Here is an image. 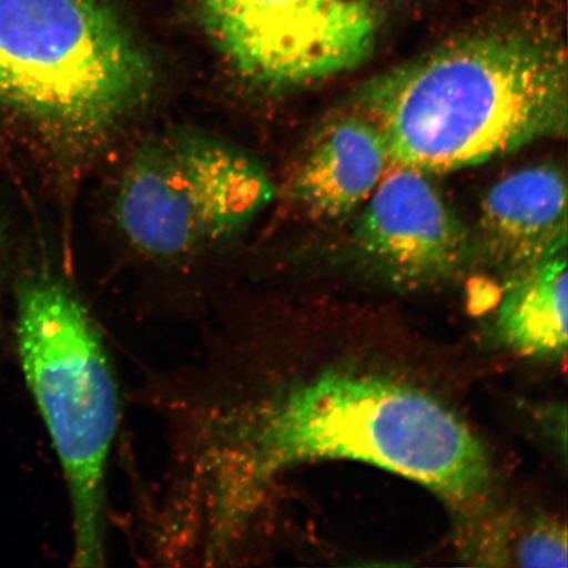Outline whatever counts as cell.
<instances>
[{"instance_id":"cell-1","label":"cell","mask_w":568,"mask_h":568,"mask_svg":"<svg viewBox=\"0 0 568 568\" xmlns=\"http://www.w3.org/2000/svg\"><path fill=\"white\" fill-rule=\"evenodd\" d=\"M199 450L204 520L243 531L272 481L305 462L347 459L385 468L457 506L487 491L485 449L454 412L387 376L329 372L219 416Z\"/></svg>"},{"instance_id":"cell-2","label":"cell","mask_w":568,"mask_h":568,"mask_svg":"<svg viewBox=\"0 0 568 568\" xmlns=\"http://www.w3.org/2000/svg\"><path fill=\"white\" fill-rule=\"evenodd\" d=\"M565 48L537 32L462 36L373 78L359 112L390 162L424 173L480 165L567 130Z\"/></svg>"},{"instance_id":"cell-3","label":"cell","mask_w":568,"mask_h":568,"mask_svg":"<svg viewBox=\"0 0 568 568\" xmlns=\"http://www.w3.org/2000/svg\"><path fill=\"white\" fill-rule=\"evenodd\" d=\"M17 341L24 378L65 477L73 564L106 558V467L120 420L115 368L101 326L69 282L34 274L19 284Z\"/></svg>"},{"instance_id":"cell-4","label":"cell","mask_w":568,"mask_h":568,"mask_svg":"<svg viewBox=\"0 0 568 568\" xmlns=\"http://www.w3.org/2000/svg\"><path fill=\"white\" fill-rule=\"evenodd\" d=\"M151 60L104 0H0V103L63 136H103L145 102Z\"/></svg>"},{"instance_id":"cell-5","label":"cell","mask_w":568,"mask_h":568,"mask_svg":"<svg viewBox=\"0 0 568 568\" xmlns=\"http://www.w3.org/2000/svg\"><path fill=\"white\" fill-rule=\"evenodd\" d=\"M379 0H201V20L225 60L265 87L345 73L373 52Z\"/></svg>"},{"instance_id":"cell-6","label":"cell","mask_w":568,"mask_h":568,"mask_svg":"<svg viewBox=\"0 0 568 568\" xmlns=\"http://www.w3.org/2000/svg\"><path fill=\"white\" fill-rule=\"evenodd\" d=\"M426 175L397 165L368 196L355 226L359 251L396 281L445 278L474 253L470 233Z\"/></svg>"},{"instance_id":"cell-7","label":"cell","mask_w":568,"mask_h":568,"mask_svg":"<svg viewBox=\"0 0 568 568\" xmlns=\"http://www.w3.org/2000/svg\"><path fill=\"white\" fill-rule=\"evenodd\" d=\"M115 211L126 240L154 258L183 257L209 241L173 139L139 149L120 183Z\"/></svg>"},{"instance_id":"cell-8","label":"cell","mask_w":568,"mask_h":568,"mask_svg":"<svg viewBox=\"0 0 568 568\" xmlns=\"http://www.w3.org/2000/svg\"><path fill=\"white\" fill-rule=\"evenodd\" d=\"M567 184L550 163L504 176L480 205L474 245L510 273L567 251Z\"/></svg>"},{"instance_id":"cell-9","label":"cell","mask_w":568,"mask_h":568,"mask_svg":"<svg viewBox=\"0 0 568 568\" xmlns=\"http://www.w3.org/2000/svg\"><path fill=\"white\" fill-rule=\"evenodd\" d=\"M389 162L379 128L364 113H353L338 118L318 134L291 190L312 216L343 219L373 194Z\"/></svg>"},{"instance_id":"cell-10","label":"cell","mask_w":568,"mask_h":568,"mask_svg":"<svg viewBox=\"0 0 568 568\" xmlns=\"http://www.w3.org/2000/svg\"><path fill=\"white\" fill-rule=\"evenodd\" d=\"M173 140L193 184L209 241L233 236L272 202L274 184L251 155L201 134Z\"/></svg>"},{"instance_id":"cell-11","label":"cell","mask_w":568,"mask_h":568,"mask_svg":"<svg viewBox=\"0 0 568 568\" xmlns=\"http://www.w3.org/2000/svg\"><path fill=\"white\" fill-rule=\"evenodd\" d=\"M496 312L500 337L537 359L565 357L567 349V254L513 273Z\"/></svg>"},{"instance_id":"cell-12","label":"cell","mask_w":568,"mask_h":568,"mask_svg":"<svg viewBox=\"0 0 568 568\" xmlns=\"http://www.w3.org/2000/svg\"><path fill=\"white\" fill-rule=\"evenodd\" d=\"M510 557L523 567H566V530L550 521L537 523L524 532Z\"/></svg>"}]
</instances>
